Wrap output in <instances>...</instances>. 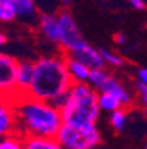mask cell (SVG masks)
<instances>
[{
  "label": "cell",
  "mask_w": 147,
  "mask_h": 149,
  "mask_svg": "<svg viewBox=\"0 0 147 149\" xmlns=\"http://www.w3.org/2000/svg\"><path fill=\"white\" fill-rule=\"evenodd\" d=\"M25 149H63L62 145L56 140V137H35L27 136L24 137Z\"/></svg>",
  "instance_id": "obj_14"
},
{
  "label": "cell",
  "mask_w": 147,
  "mask_h": 149,
  "mask_svg": "<svg viewBox=\"0 0 147 149\" xmlns=\"http://www.w3.org/2000/svg\"><path fill=\"white\" fill-rule=\"evenodd\" d=\"M128 2H130V5H131L134 9H137V10H144V9L147 8L146 0H128Z\"/></svg>",
  "instance_id": "obj_21"
},
{
  "label": "cell",
  "mask_w": 147,
  "mask_h": 149,
  "mask_svg": "<svg viewBox=\"0 0 147 149\" xmlns=\"http://www.w3.org/2000/svg\"><path fill=\"white\" fill-rule=\"evenodd\" d=\"M88 84L97 92V93H109L115 97H118L124 108H130L134 103V96L133 93L124 86L116 77H113L108 70H97L91 71Z\"/></svg>",
  "instance_id": "obj_5"
},
{
  "label": "cell",
  "mask_w": 147,
  "mask_h": 149,
  "mask_svg": "<svg viewBox=\"0 0 147 149\" xmlns=\"http://www.w3.org/2000/svg\"><path fill=\"white\" fill-rule=\"evenodd\" d=\"M97 97L99 93L88 83H74L68 92V100L60 109L63 124H96L101 112Z\"/></svg>",
  "instance_id": "obj_3"
},
{
  "label": "cell",
  "mask_w": 147,
  "mask_h": 149,
  "mask_svg": "<svg viewBox=\"0 0 147 149\" xmlns=\"http://www.w3.org/2000/svg\"><path fill=\"white\" fill-rule=\"evenodd\" d=\"M6 43H8V36L3 34V33H0V47L5 46Z\"/></svg>",
  "instance_id": "obj_24"
},
{
  "label": "cell",
  "mask_w": 147,
  "mask_h": 149,
  "mask_svg": "<svg viewBox=\"0 0 147 149\" xmlns=\"http://www.w3.org/2000/svg\"><path fill=\"white\" fill-rule=\"evenodd\" d=\"M144 149H147V142H146V146H144Z\"/></svg>",
  "instance_id": "obj_27"
},
{
  "label": "cell",
  "mask_w": 147,
  "mask_h": 149,
  "mask_svg": "<svg viewBox=\"0 0 147 149\" xmlns=\"http://www.w3.org/2000/svg\"><path fill=\"white\" fill-rule=\"evenodd\" d=\"M127 121H128V112H127V108H121L112 114H109V123L110 125L116 132H121L125 129L127 125Z\"/></svg>",
  "instance_id": "obj_16"
},
{
  "label": "cell",
  "mask_w": 147,
  "mask_h": 149,
  "mask_svg": "<svg viewBox=\"0 0 147 149\" xmlns=\"http://www.w3.org/2000/svg\"><path fill=\"white\" fill-rule=\"evenodd\" d=\"M99 50H100V55H101L104 63H106V67H112V68H121V67H124L125 61L118 53H113V52H110L108 49H99Z\"/></svg>",
  "instance_id": "obj_18"
},
{
  "label": "cell",
  "mask_w": 147,
  "mask_h": 149,
  "mask_svg": "<svg viewBox=\"0 0 147 149\" xmlns=\"http://www.w3.org/2000/svg\"><path fill=\"white\" fill-rule=\"evenodd\" d=\"M56 140L63 149H96L101 142V134L96 124L72 125L62 123Z\"/></svg>",
  "instance_id": "obj_4"
},
{
  "label": "cell",
  "mask_w": 147,
  "mask_h": 149,
  "mask_svg": "<svg viewBox=\"0 0 147 149\" xmlns=\"http://www.w3.org/2000/svg\"><path fill=\"white\" fill-rule=\"evenodd\" d=\"M66 68H68V72H69L74 83H88L91 70L87 65H84L82 62L66 58Z\"/></svg>",
  "instance_id": "obj_12"
},
{
  "label": "cell",
  "mask_w": 147,
  "mask_h": 149,
  "mask_svg": "<svg viewBox=\"0 0 147 149\" xmlns=\"http://www.w3.org/2000/svg\"><path fill=\"white\" fill-rule=\"evenodd\" d=\"M18 123V134L27 137H56L62 127L60 109L49 102L22 96L13 100Z\"/></svg>",
  "instance_id": "obj_1"
},
{
  "label": "cell",
  "mask_w": 147,
  "mask_h": 149,
  "mask_svg": "<svg viewBox=\"0 0 147 149\" xmlns=\"http://www.w3.org/2000/svg\"><path fill=\"white\" fill-rule=\"evenodd\" d=\"M97 102H99L100 111L109 112V114H112V112H115V111L124 108L122 102H121L118 97H115V96H112V95H109V93H99Z\"/></svg>",
  "instance_id": "obj_15"
},
{
  "label": "cell",
  "mask_w": 147,
  "mask_h": 149,
  "mask_svg": "<svg viewBox=\"0 0 147 149\" xmlns=\"http://www.w3.org/2000/svg\"><path fill=\"white\" fill-rule=\"evenodd\" d=\"M18 134V123L13 102L0 96V137Z\"/></svg>",
  "instance_id": "obj_9"
},
{
  "label": "cell",
  "mask_w": 147,
  "mask_h": 149,
  "mask_svg": "<svg viewBox=\"0 0 147 149\" xmlns=\"http://www.w3.org/2000/svg\"><path fill=\"white\" fill-rule=\"evenodd\" d=\"M37 28L43 40H46L47 43L53 46H60V36H59V25L56 15L41 13L37 19Z\"/></svg>",
  "instance_id": "obj_10"
},
{
  "label": "cell",
  "mask_w": 147,
  "mask_h": 149,
  "mask_svg": "<svg viewBox=\"0 0 147 149\" xmlns=\"http://www.w3.org/2000/svg\"><path fill=\"white\" fill-rule=\"evenodd\" d=\"M16 18V10L10 0H0V22H12Z\"/></svg>",
  "instance_id": "obj_17"
},
{
  "label": "cell",
  "mask_w": 147,
  "mask_h": 149,
  "mask_svg": "<svg viewBox=\"0 0 147 149\" xmlns=\"http://www.w3.org/2000/svg\"><path fill=\"white\" fill-rule=\"evenodd\" d=\"M19 61L8 53L0 52V96L9 100L18 99L16 70Z\"/></svg>",
  "instance_id": "obj_7"
},
{
  "label": "cell",
  "mask_w": 147,
  "mask_h": 149,
  "mask_svg": "<svg viewBox=\"0 0 147 149\" xmlns=\"http://www.w3.org/2000/svg\"><path fill=\"white\" fill-rule=\"evenodd\" d=\"M56 18H57V25H59L60 47L63 49V53H68L77 49L82 41H86L71 12L60 10L56 15Z\"/></svg>",
  "instance_id": "obj_6"
},
{
  "label": "cell",
  "mask_w": 147,
  "mask_h": 149,
  "mask_svg": "<svg viewBox=\"0 0 147 149\" xmlns=\"http://www.w3.org/2000/svg\"><path fill=\"white\" fill-rule=\"evenodd\" d=\"M34 78V62L31 61H19L16 70V87L18 97L28 96V90Z\"/></svg>",
  "instance_id": "obj_11"
},
{
  "label": "cell",
  "mask_w": 147,
  "mask_h": 149,
  "mask_svg": "<svg viewBox=\"0 0 147 149\" xmlns=\"http://www.w3.org/2000/svg\"><path fill=\"white\" fill-rule=\"evenodd\" d=\"M71 2H72V0H60V3L63 5V6H69V5H71Z\"/></svg>",
  "instance_id": "obj_25"
},
{
  "label": "cell",
  "mask_w": 147,
  "mask_h": 149,
  "mask_svg": "<svg viewBox=\"0 0 147 149\" xmlns=\"http://www.w3.org/2000/svg\"><path fill=\"white\" fill-rule=\"evenodd\" d=\"M10 2H12V5L16 10V16L19 19L25 21V22H31V21H34L37 18L35 0H10Z\"/></svg>",
  "instance_id": "obj_13"
},
{
  "label": "cell",
  "mask_w": 147,
  "mask_h": 149,
  "mask_svg": "<svg viewBox=\"0 0 147 149\" xmlns=\"http://www.w3.org/2000/svg\"><path fill=\"white\" fill-rule=\"evenodd\" d=\"M143 114H144V117H146V120H147V105L143 106Z\"/></svg>",
  "instance_id": "obj_26"
},
{
  "label": "cell",
  "mask_w": 147,
  "mask_h": 149,
  "mask_svg": "<svg viewBox=\"0 0 147 149\" xmlns=\"http://www.w3.org/2000/svg\"><path fill=\"white\" fill-rule=\"evenodd\" d=\"M135 90H137V95H138V100L143 106L147 105V86L140 81H137L135 84Z\"/></svg>",
  "instance_id": "obj_20"
},
{
  "label": "cell",
  "mask_w": 147,
  "mask_h": 149,
  "mask_svg": "<svg viewBox=\"0 0 147 149\" xmlns=\"http://www.w3.org/2000/svg\"><path fill=\"white\" fill-rule=\"evenodd\" d=\"M66 58H71V59H75V61H79L82 62L84 65H87L91 71H97V70H106V63H104L101 55H100V50L93 47L90 43L87 41H82V43L68 52V53H63Z\"/></svg>",
  "instance_id": "obj_8"
},
{
  "label": "cell",
  "mask_w": 147,
  "mask_h": 149,
  "mask_svg": "<svg viewBox=\"0 0 147 149\" xmlns=\"http://www.w3.org/2000/svg\"><path fill=\"white\" fill-rule=\"evenodd\" d=\"M72 84L65 55H46L34 61V78L28 96L50 103L57 96L69 92Z\"/></svg>",
  "instance_id": "obj_2"
},
{
  "label": "cell",
  "mask_w": 147,
  "mask_h": 149,
  "mask_svg": "<svg viewBox=\"0 0 147 149\" xmlns=\"http://www.w3.org/2000/svg\"><path fill=\"white\" fill-rule=\"evenodd\" d=\"M137 78H138L140 83H143V84L147 86V68H140L137 71Z\"/></svg>",
  "instance_id": "obj_22"
},
{
  "label": "cell",
  "mask_w": 147,
  "mask_h": 149,
  "mask_svg": "<svg viewBox=\"0 0 147 149\" xmlns=\"http://www.w3.org/2000/svg\"><path fill=\"white\" fill-rule=\"evenodd\" d=\"M113 41L116 45H125L127 43V36H125L124 33H118L113 36Z\"/></svg>",
  "instance_id": "obj_23"
},
{
  "label": "cell",
  "mask_w": 147,
  "mask_h": 149,
  "mask_svg": "<svg viewBox=\"0 0 147 149\" xmlns=\"http://www.w3.org/2000/svg\"><path fill=\"white\" fill-rule=\"evenodd\" d=\"M0 149H25L24 137L19 134H13L0 139Z\"/></svg>",
  "instance_id": "obj_19"
}]
</instances>
